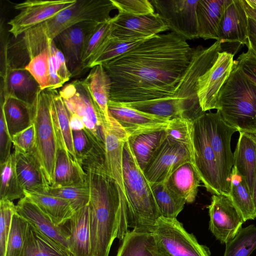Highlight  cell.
<instances>
[{"instance_id":"obj_1","label":"cell","mask_w":256,"mask_h":256,"mask_svg":"<svg viewBox=\"0 0 256 256\" xmlns=\"http://www.w3.org/2000/svg\"><path fill=\"white\" fill-rule=\"evenodd\" d=\"M194 50L173 32L158 34L102 64L112 82L110 100L132 103L172 95Z\"/></svg>"},{"instance_id":"obj_2","label":"cell","mask_w":256,"mask_h":256,"mask_svg":"<svg viewBox=\"0 0 256 256\" xmlns=\"http://www.w3.org/2000/svg\"><path fill=\"white\" fill-rule=\"evenodd\" d=\"M86 182L90 192L92 256H108L115 238L122 241L129 231L128 207L117 184L106 172H89Z\"/></svg>"},{"instance_id":"obj_3","label":"cell","mask_w":256,"mask_h":256,"mask_svg":"<svg viewBox=\"0 0 256 256\" xmlns=\"http://www.w3.org/2000/svg\"><path fill=\"white\" fill-rule=\"evenodd\" d=\"M123 178L128 202L130 228L150 232L160 217L150 182L140 168L128 140L123 154Z\"/></svg>"},{"instance_id":"obj_4","label":"cell","mask_w":256,"mask_h":256,"mask_svg":"<svg viewBox=\"0 0 256 256\" xmlns=\"http://www.w3.org/2000/svg\"><path fill=\"white\" fill-rule=\"evenodd\" d=\"M216 110L238 132H256V85L242 72L236 60L219 94Z\"/></svg>"},{"instance_id":"obj_5","label":"cell","mask_w":256,"mask_h":256,"mask_svg":"<svg viewBox=\"0 0 256 256\" xmlns=\"http://www.w3.org/2000/svg\"><path fill=\"white\" fill-rule=\"evenodd\" d=\"M36 134L34 150L50 186L54 182V171L58 147L47 90H39L30 105Z\"/></svg>"},{"instance_id":"obj_6","label":"cell","mask_w":256,"mask_h":256,"mask_svg":"<svg viewBox=\"0 0 256 256\" xmlns=\"http://www.w3.org/2000/svg\"><path fill=\"white\" fill-rule=\"evenodd\" d=\"M150 232L154 256H210L208 248L200 244L176 218L160 216Z\"/></svg>"},{"instance_id":"obj_7","label":"cell","mask_w":256,"mask_h":256,"mask_svg":"<svg viewBox=\"0 0 256 256\" xmlns=\"http://www.w3.org/2000/svg\"><path fill=\"white\" fill-rule=\"evenodd\" d=\"M204 113L193 120L192 164L208 192L213 194H224L216 158L208 138Z\"/></svg>"},{"instance_id":"obj_8","label":"cell","mask_w":256,"mask_h":256,"mask_svg":"<svg viewBox=\"0 0 256 256\" xmlns=\"http://www.w3.org/2000/svg\"><path fill=\"white\" fill-rule=\"evenodd\" d=\"M114 9L112 0H76L72 6L42 24L48 37L54 40L62 31L76 24L84 22L102 23L110 20V13Z\"/></svg>"},{"instance_id":"obj_9","label":"cell","mask_w":256,"mask_h":256,"mask_svg":"<svg viewBox=\"0 0 256 256\" xmlns=\"http://www.w3.org/2000/svg\"><path fill=\"white\" fill-rule=\"evenodd\" d=\"M210 142L218 166L224 194L228 195L230 176L234 166V154L230 147L233 134L238 130L228 124L220 111L204 113Z\"/></svg>"},{"instance_id":"obj_10","label":"cell","mask_w":256,"mask_h":256,"mask_svg":"<svg viewBox=\"0 0 256 256\" xmlns=\"http://www.w3.org/2000/svg\"><path fill=\"white\" fill-rule=\"evenodd\" d=\"M150 2L168 30L186 40L198 38L196 7L198 0Z\"/></svg>"},{"instance_id":"obj_11","label":"cell","mask_w":256,"mask_h":256,"mask_svg":"<svg viewBox=\"0 0 256 256\" xmlns=\"http://www.w3.org/2000/svg\"><path fill=\"white\" fill-rule=\"evenodd\" d=\"M76 0H27L16 4L19 13L8 24L9 32L16 38L34 26L47 22L62 10L70 7Z\"/></svg>"},{"instance_id":"obj_12","label":"cell","mask_w":256,"mask_h":256,"mask_svg":"<svg viewBox=\"0 0 256 256\" xmlns=\"http://www.w3.org/2000/svg\"><path fill=\"white\" fill-rule=\"evenodd\" d=\"M234 54L221 52L212 66L198 79L197 95L203 112L217 108L220 90L228 79L234 68Z\"/></svg>"},{"instance_id":"obj_13","label":"cell","mask_w":256,"mask_h":256,"mask_svg":"<svg viewBox=\"0 0 256 256\" xmlns=\"http://www.w3.org/2000/svg\"><path fill=\"white\" fill-rule=\"evenodd\" d=\"M188 162H192L188 149L166 137L143 172L150 184L164 182L178 168Z\"/></svg>"},{"instance_id":"obj_14","label":"cell","mask_w":256,"mask_h":256,"mask_svg":"<svg viewBox=\"0 0 256 256\" xmlns=\"http://www.w3.org/2000/svg\"><path fill=\"white\" fill-rule=\"evenodd\" d=\"M208 208L210 230L218 240L226 244L242 228L245 222L242 216L229 194H212Z\"/></svg>"},{"instance_id":"obj_15","label":"cell","mask_w":256,"mask_h":256,"mask_svg":"<svg viewBox=\"0 0 256 256\" xmlns=\"http://www.w3.org/2000/svg\"><path fill=\"white\" fill-rule=\"evenodd\" d=\"M110 22L112 36L124 40L146 39L168 30L156 12L138 16L118 13Z\"/></svg>"},{"instance_id":"obj_16","label":"cell","mask_w":256,"mask_h":256,"mask_svg":"<svg viewBox=\"0 0 256 256\" xmlns=\"http://www.w3.org/2000/svg\"><path fill=\"white\" fill-rule=\"evenodd\" d=\"M102 130L108 173L115 181L123 196L127 200L123 178V154L128 135L111 115L109 120L104 119Z\"/></svg>"},{"instance_id":"obj_17","label":"cell","mask_w":256,"mask_h":256,"mask_svg":"<svg viewBox=\"0 0 256 256\" xmlns=\"http://www.w3.org/2000/svg\"><path fill=\"white\" fill-rule=\"evenodd\" d=\"M100 24L95 22L78 23L66 29L54 38L56 45L64 56L72 76L84 70L82 56L84 46Z\"/></svg>"},{"instance_id":"obj_18","label":"cell","mask_w":256,"mask_h":256,"mask_svg":"<svg viewBox=\"0 0 256 256\" xmlns=\"http://www.w3.org/2000/svg\"><path fill=\"white\" fill-rule=\"evenodd\" d=\"M108 108L110 115L124 128L128 136L166 128L170 120L110 100Z\"/></svg>"},{"instance_id":"obj_19","label":"cell","mask_w":256,"mask_h":256,"mask_svg":"<svg viewBox=\"0 0 256 256\" xmlns=\"http://www.w3.org/2000/svg\"><path fill=\"white\" fill-rule=\"evenodd\" d=\"M248 37V16L243 0H230L220 23L218 40L246 46Z\"/></svg>"},{"instance_id":"obj_20","label":"cell","mask_w":256,"mask_h":256,"mask_svg":"<svg viewBox=\"0 0 256 256\" xmlns=\"http://www.w3.org/2000/svg\"><path fill=\"white\" fill-rule=\"evenodd\" d=\"M16 210L19 216L36 229L69 250L68 236L64 228L62 226L54 224L30 199L26 196L20 199Z\"/></svg>"},{"instance_id":"obj_21","label":"cell","mask_w":256,"mask_h":256,"mask_svg":"<svg viewBox=\"0 0 256 256\" xmlns=\"http://www.w3.org/2000/svg\"><path fill=\"white\" fill-rule=\"evenodd\" d=\"M14 152L18 176L24 191L46 194L50 186L35 150Z\"/></svg>"},{"instance_id":"obj_22","label":"cell","mask_w":256,"mask_h":256,"mask_svg":"<svg viewBox=\"0 0 256 256\" xmlns=\"http://www.w3.org/2000/svg\"><path fill=\"white\" fill-rule=\"evenodd\" d=\"M90 218L88 204L61 225L68 234V250L74 256H92Z\"/></svg>"},{"instance_id":"obj_23","label":"cell","mask_w":256,"mask_h":256,"mask_svg":"<svg viewBox=\"0 0 256 256\" xmlns=\"http://www.w3.org/2000/svg\"><path fill=\"white\" fill-rule=\"evenodd\" d=\"M2 78L1 98L8 96L28 105L32 104L40 88L28 72L24 68L10 67Z\"/></svg>"},{"instance_id":"obj_24","label":"cell","mask_w":256,"mask_h":256,"mask_svg":"<svg viewBox=\"0 0 256 256\" xmlns=\"http://www.w3.org/2000/svg\"><path fill=\"white\" fill-rule=\"evenodd\" d=\"M230 0H198L196 7L198 38L218 40L220 23Z\"/></svg>"},{"instance_id":"obj_25","label":"cell","mask_w":256,"mask_h":256,"mask_svg":"<svg viewBox=\"0 0 256 256\" xmlns=\"http://www.w3.org/2000/svg\"><path fill=\"white\" fill-rule=\"evenodd\" d=\"M46 90L50 98L51 112L58 147L64 148L74 159L77 160L74 146L72 130L70 126L69 113L59 92L56 90Z\"/></svg>"},{"instance_id":"obj_26","label":"cell","mask_w":256,"mask_h":256,"mask_svg":"<svg viewBox=\"0 0 256 256\" xmlns=\"http://www.w3.org/2000/svg\"><path fill=\"white\" fill-rule=\"evenodd\" d=\"M240 135L234 154V166L245 178L252 194L256 178V144L246 132Z\"/></svg>"},{"instance_id":"obj_27","label":"cell","mask_w":256,"mask_h":256,"mask_svg":"<svg viewBox=\"0 0 256 256\" xmlns=\"http://www.w3.org/2000/svg\"><path fill=\"white\" fill-rule=\"evenodd\" d=\"M87 184L82 165L64 148L58 147L56 154L54 182L52 187H64Z\"/></svg>"},{"instance_id":"obj_28","label":"cell","mask_w":256,"mask_h":256,"mask_svg":"<svg viewBox=\"0 0 256 256\" xmlns=\"http://www.w3.org/2000/svg\"><path fill=\"white\" fill-rule=\"evenodd\" d=\"M201 180L190 162L178 168L166 182L168 186L184 198L186 203L193 202L196 197Z\"/></svg>"},{"instance_id":"obj_29","label":"cell","mask_w":256,"mask_h":256,"mask_svg":"<svg viewBox=\"0 0 256 256\" xmlns=\"http://www.w3.org/2000/svg\"><path fill=\"white\" fill-rule=\"evenodd\" d=\"M83 80L105 120H109L110 114L108 103L110 100L112 82L104 68L102 64L93 66Z\"/></svg>"},{"instance_id":"obj_30","label":"cell","mask_w":256,"mask_h":256,"mask_svg":"<svg viewBox=\"0 0 256 256\" xmlns=\"http://www.w3.org/2000/svg\"><path fill=\"white\" fill-rule=\"evenodd\" d=\"M166 128L146 132L128 137V142L142 170L166 139Z\"/></svg>"},{"instance_id":"obj_31","label":"cell","mask_w":256,"mask_h":256,"mask_svg":"<svg viewBox=\"0 0 256 256\" xmlns=\"http://www.w3.org/2000/svg\"><path fill=\"white\" fill-rule=\"evenodd\" d=\"M21 256H74L28 224Z\"/></svg>"},{"instance_id":"obj_32","label":"cell","mask_w":256,"mask_h":256,"mask_svg":"<svg viewBox=\"0 0 256 256\" xmlns=\"http://www.w3.org/2000/svg\"><path fill=\"white\" fill-rule=\"evenodd\" d=\"M28 198L56 226H61L70 219L74 211L66 200L48 194L24 192Z\"/></svg>"},{"instance_id":"obj_33","label":"cell","mask_w":256,"mask_h":256,"mask_svg":"<svg viewBox=\"0 0 256 256\" xmlns=\"http://www.w3.org/2000/svg\"><path fill=\"white\" fill-rule=\"evenodd\" d=\"M30 105L8 96L0 98V109L4 113L10 134L12 136L32 123Z\"/></svg>"},{"instance_id":"obj_34","label":"cell","mask_w":256,"mask_h":256,"mask_svg":"<svg viewBox=\"0 0 256 256\" xmlns=\"http://www.w3.org/2000/svg\"><path fill=\"white\" fill-rule=\"evenodd\" d=\"M229 196L242 214L244 222L256 218L252 194L245 178L234 166H233L230 176Z\"/></svg>"},{"instance_id":"obj_35","label":"cell","mask_w":256,"mask_h":256,"mask_svg":"<svg viewBox=\"0 0 256 256\" xmlns=\"http://www.w3.org/2000/svg\"><path fill=\"white\" fill-rule=\"evenodd\" d=\"M52 40L48 38L42 46L28 55L30 60L24 68L34 77L40 89L44 90L50 88V51Z\"/></svg>"},{"instance_id":"obj_36","label":"cell","mask_w":256,"mask_h":256,"mask_svg":"<svg viewBox=\"0 0 256 256\" xmlns=\"http://www.w3.org/2000/svg\"><path fill=\"white\" fill-rule=\"evenodd\" d=\"M72 137L76 158L81 164L90 158L105 157L104 142L102 138L86 128L72 131Z\"/></svg>"},{"instance_id":"obj_37","label":"cell","mask_w":256,"mask_h":256,"mask_svg":"<svg viewBox=\"0 0 256 256\" xmlns=\"http://www.w3.org/2000/svg\"><path fill=\"white\" fill-rule=\"evenodd\" d=\"M150 186L160 216L166 218H176L184 209L185 200L172 190L166 182L152 184Z\"/></svg>"},{"instance_id":"obj_38","label":"cell","mask_w":256,"mask_h":256,"mask_svg":"<svg viewBox=\"0 0 256 256\" xmlns=\"http://www.w3.org/2000/svg\"><path fill=\"white\" fill-rule=\"evenodd\" d=\"M0 200L12 201L24 198V191L20 182L16 170L14 153L13 152L6 161L0 164Z\"/></svg>"},{"instance_id":"obj_39","label":"cell","mask_w":256,"mask_h":256,"mask_svg":"<svg viewBox=\"0 0 256 256\" xmlns=\"http://www.w3.org/2000/svg\"><path fill=\"white\" fill-rule=\"evenodd\" d=\"M110 19L100 24L88 38L82 56L84 70L90 68L92 63L101 54L110 40L112 34Z\"/></svg>"},{"instance_id":"obj_40","label":"cell","mask_w":256,"mask_h":256,"mask_svg":"<svg viewBox=\"0 0 256 256\" xmlns=\"http://www.w3.org/2000/svg\"><path fill=\"white\" fill-rule=\"evenodd\" d=\"M152 238L151 232L129 230L116 256H154L150 250Z\"/></svg>"},{"instance_id":"obj_41","label":"cell","mask_w":256,"mask_h":256,"mask_svg":"<svg viewBox=\"0 0 256 256\" xmlns=\"http://www.w3.org/2000/svg\"><path fill=\"white\" fill-rule=\"evenodd\" d=\"M256 249V226L241 228L235 236L226 244L224 256H250Z\"/></svg>"},{"instance_id":"obj_42","label":"cell","mask_w":256,"mask_h":256,"mask_svg":"<svg viewBox=\"0 0 256 256\" xmlns=\"http://www.w3.org/2000/svg\"><path fill=\"white\" fill-rule=\"evenodd\" d=\"M50 82L48 90H56L63 86L72 75L69 71L62 52L56 45L54 40L50 45Z\"/></svg>"},{"instance_id":"obj_43","label":"cell","mask_w":256,"mask_h":256,"mask_svg":"<svg viewBox=\"0 0 256 256\" xmlns=\"http://www.w3.org/2000/svg\"><path fill=\"white\" fill-rule=\"evenodd\" d=\"M46 194L66 200L74 212L90 203V192L87 184L58 188L50 186Z\"/></svg>"},{"instance_id":"obj_44","label":"cell","mask_w":256,"mask_h":256,"mask_svg":"<svg viewBox=\"0 0 256 256\" xmlns=\"http://www.w3.org/2000/svg\"><path fill=\"white\" fill-rule=\"evenodd\" d=\"M194 120L187 117L174 118L170 120L166 128L167 137L185 146L189 150L192 159Z\"/></svg>"},{"instance_id":"obj_45","label":"cell","mask_w":256,"mask_h":256,"mask_svg":"<svg viewBox=\"0 0 256 256\" xmlns=\"http://www.w3.org/2000/svg\"><path fill=\"white\" fill-rule=\"evenodd\" d=\"M28 225L17 213L14 214L4 256H21Z\"/></svg>"},{"instance_id":"obj_46","label":"cell","mask_w":256,"mask_h":256,"mask_svg":"<svg viewBox=\"0 0 256 256\" xmlns=\"http://www.w3.org/2000/svg\"><path fill=\"white\" fill-rule=\"evenodd\" d=\"M146 39L124 40L112 36L104 50L91 64L90 68L96 65L103 64L124 54Z\"/></svg>"},{"instance_id":"obj_47","label":"cell","mask_w":256,"mask_h":256,"mask_svg":"<svg viewBox=\"0 0 256 256\" xmlns=\"http://www.w3.org/2000/svg\"><path fill=\"white\" fill-rule=\"evenodd\" d=\"M16 213V205L12 201L0 200V256H4L12 219Z\"/></svg>"},{"instance_id":"obj_48","label":"cell","mask_w":256,"mask_h":256,"mask_svg":"<svg viewBox=\"0 0 256 256\" xmlns=\"http://www.w3.org/2000/svg\"><path fill=\"white\" fill-rule=\"evenodd\" d=\"M118 13L132 15H145L154 13V8L148 0H112Z\"/></svg>"},{"instance_id":"obj_49","label":"cell","mask_w":256,"mask_h":256,"mask_svg":"<svg viewBox=\"0 0 256 256\" xmlns=\"http://www.w3.org/2000/svg\"><path fill=\"white\" fill-rule=\"evenodd\" d=\"M14 151L26 153L33 150L36 146V134L33 124L12 136Z\"/></svg>"},{"instance_id":"obj_50","label":"cell","mask_w":256,"mask_h":256,"mask_svg":"<svg viewBox=\"0 0 256 256\" xmlns=\"http://www.w3.org/2000/svg\"><path fill=\"white\" fill-rule=\"evenodd\" d=\"M242 72L256 85V55L250 50L242 53L236 60Z\"/></svg>"},{"instance_id":"obj_51","label":"cell","mask_w":256,"mask_h":256,"mask_svg":"<svg viewBox=\"0 0 256 256\" xmlns=\"http://www.w3.org/2000/svg\"><path fill=\"white\" fill-rule=\"evenodd\" d=\"M12 138L8 132L3 110L0 116V164L6 161L12 154Z\"/></svg>"},{"instance_id":"obj_52","label":"cell","mask_w":256,"mask_h":256,"mask_svg":"<svg viewBox=\"0 0 256 256\" xmlns=\"http://www.w3.org/2000/svg\"><path fill=\"white\" fill-rule=\"evenodd\" d=\"M69 115L70 126L72 131L80 130L86 128L82 120L78 116L70 113Z\"/></svg>"},{"instance_id":"obj_53","label":"cell","mask_w":256,"mask_h":256,"mask_svg":"<svg viewBox=\"0 0 256 256\" xmlns=\"http://www.w3.org/2000/svg\"><path fill=\"white\" fill-rule=\"evenodd\" d=\"M248 38L256 42V20L248 16Z\"/></svg>"},{"instance_id":"obj_54","label":"cell","mask_w":256,"mask_h":256,"mask_svg":"<svg viewBox=\"0 0 256 256\" xmlns=\"http://www.w3.org/2000/svg\"><path fill=\"white\" fill-rule=\"evenodd\" d=\"M245 10L247 15L248 16L256 20V10L250 8L245 2L244 0H243Z\"/></svg>"},{"instance_id":"obj_55","label":"cell","mask_w":256,"mask_h":256,"mask_svg":"<svg viewBox=\"0 0 256 256\" xmlns=\"http://www.w3.org/2000/svg\"><path fill=\"white\" fill-rule=\"evenodd\" d=\"M248 49L250 50L256 55V42L248 38V44L246 45Z\"/></svg>"},{"instance_id":"obj_56","label":"cell","mask_w":256,"mask_h":256,"mask_svg":"<svg viewBox=\"0 0 256 256\" xmlns=\"http://www.w3.org/2000/svg\"><path fill=\"white\" fill-rule=\"evenodd\" d=\"M252 197L256 212V178L254 186L253 191L252 192Z\"/></svg>"},{"instance_id":"obj_57","label":"cell","mask_w":256,"mask_h":256,"mask_svg":"<svg viewBox=\"0 0 256 256\" xmlns=\"http://www.w3.org/2000/svg\"><path fill=\"white\" fill-rule=\"evenodd\" d=\"M244 1L250 8L256 10V0H244Z\"/></svg>"}]
</instances>
